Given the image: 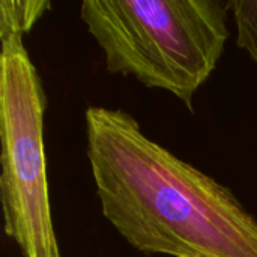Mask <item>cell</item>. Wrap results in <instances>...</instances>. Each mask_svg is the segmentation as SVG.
<instances>
[{
  "instance_id": "6da1fadb",
  "label": "cell",
  "mask_w": 257,
  "mask_h": 257,
  "mask_svg": "<svg viewBox=\"0 0 257 257\" xmlns=\"http://www.w3.org/2000/svg\"><path fill=\"white\" fill-rule=\"evenodd\" d=\"M86 152L104 218L137 251L257 257V220L233 191L149 139L120 108L86 110Z\"/></svg>"
},
{
  "instance_id": "7a4b0ae2",
  "label": "cell",
  "mask_w": 257,
  "mask_h": 257,
  "mask_svg": "<svg viewBox=\"0 0 257 257\" xmlns=\"http://www.w3.org/2000/svg\"><path fill=\"white\" fill-rule=\"evenodd\" d=\"M230 2L84 0L80 18L110 74L176 96L191 113L229 39Z\"/></svg>"
},
{
  "instance_id": "3957f363",
  "label": "cell",
  "mask_w": 257,
  "mask_h": 257,
  "mask_svg": "<svg viewBox=\"0 0 257 257\" xmlns=\"http://www.w3.org/2000/svg\"><path fill=\"white\" fill-rule=\"evenodd\" d=\"M47 96L23 36L2 38L0 200L5 235L24 257H60L54 232L44 114Z\"/></svg>"
},
{
  "instance_id": "277c9868",
  "label": "cell",
  "mask_w": 257,
  "mask_h": 257,
  "mask_svg": "<svg viewBox=\"0 0 257 257\" xmlns=\"http://www.w3.org/2000/svg\"><path fill=\"white\" fill-rule=\"evenodd\" d=\"M50 8L47 0H0V39L24 36Z\"/></svg>"
},
{
  "instance_id": "5b68a950",
  "label": "cell",
  "mask_w": 257,
  "mask_h": 257,
  "mask_svg": "<svg viewBox=\"0 0 257 257\" xmlns=\"http://www.w3.org/2000/svg\"><path fill=\"white\" fill-rule=\"evenodd\" d=\"M230 12L236 27V45L257 65V0H233Z\"/></svg>"
}]
</instances>
